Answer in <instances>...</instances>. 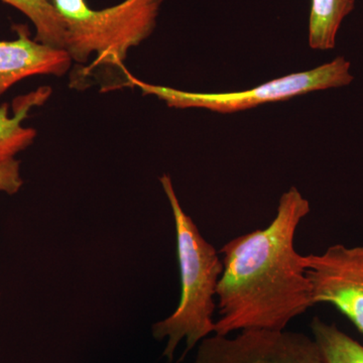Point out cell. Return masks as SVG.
I'll list each match as a JSON object with an SVG mask.
<instances>
[{
	"label": "cell",
	"mask_w": 363,
	"mask_h": 363,
	"mask_svg": "<svg viewBox=\"0 0 363 363\" xmlns=\"http://www.w3.org/2000/svg\"><path fill=\"white\" fill-rule=\"evenodd\" d=\"M309 212V201L297 188H290L266 228L238 236L222 247L215 334L285 330L314 306L302 255L295 248L296 231Z\"/></svg>",
	"instance_id": "1"
},
{
	"label": "cell",
	"mask_w": 363,
	"mask_h": 363,
	"mask_svg": "<svg viewBox=\"0 0 363 363\" xmlns=\"http://www.w3.org/2000/svg\"><path fill=\"white\" fill-rule=\"evenodd\" d=\"M160 181L175 220L181 297L175 312L152 325V329L157 340L167 339L162 355L172 360L182 340L186 341L184 357L203 339L214 333L215 298L223 262L213 245L203 238L195 222L184 211L171 177L162 175Z\"/></svg>",
	"instance_id": "2"
},
{
	"label": "cell",
	"mask_w": 363,
	"mask_h": 363,
	"mask_svg": "<svg viewBox=\"0 0 363 363\" xmlns=\"http://www.w3.org/2000/svg\"><path fill=\"white\" fill-rule=\"evenodd\" d=\"M64 23L65 51L72 61L123 69L131 48L149 38L164 0H124L117 6L92 9L85 0H50Z\"/></svg>",
	"instance_id": "3"
},
{
	"label": "cell",
	"mask_w": 363,
	"mask_h": 363,
	"mask_svg": "<svg viewBox=\"0 0 363 363\" xmlns=\"http://www.w3.org/2000/svg\"><path fill=\"white\" fill-rule=\"evenodd\" d=\"M351 64L344 57L312 69L285 76L264 84L241 92L204 93L190 92L150 84L138 80L125 72L123 86L138 88L143 95L156 96L173 108H203L219 113H233L269 102L281 101L307 94L313 91L332 89L350 85L352 82Z\"/></svg>",
	"instance_id": "4"
},
{
	"label": "cell",
	"mask_w": 363,
	"mask_h": 363,
	"mask_svg": "<svg viewBox=\"0 0 363 363\" xmlns=\"http://www.w3.org/2000/svg\"><path fill=\"white\" fill-rule=\"evenodd\" d=\"M196 363H324L314 338L286 330L248 329L235 337L208 336Z\"/></svg>",
	"instance_id": "5"
},
{
	"label": "cell",
	"mask_w": 363,
	"mask_h": 363,
	"mask_svg": "<svg viewBox=\"0 0 363 363\" xmlns=\"http://www.w3.org/2000/svg\"><path fill=\"white\" fill-rule=\"evenodd\" d=\"M313 303L333 305L363 335V245H334L320 255H302Z\"/></svg>",
	"instance_id": "6"
},
{
	"label": "cell",
	"mask_w": 363,
	"mask_h": 363,
	"mask_svg": "<svg viewBox=\"0 0 363 363\" xmlns=\"http://www.w3.org/2000/svg\"><path fill=\"white\" fill-rule=\"evenodd\" d=\"M13 28L16 39L0 40V98L23 79L37 75L63 76L72 64L65 50L32 39L28 26L18 25Z\"/></svg>",
	"instance_id": "7"
},
{
	"label": "cell",
	"mask_w": 363,
	"mask_h": 363,
	"mask_svg": "<svg viewBox=\"0 0 363 363\" xmlns=\"http://www.w3.org/2000/svg\"><path fill=\"white\" fill-rule=\"evenodd\" d=\"M50 87H40L13 100V116H9V104L0 106V161L11 159L30 147L37 136L33 128H25L23 121L33 107L43 105L51 96Z\"/></svg>",
	"instance_id": "8"
},
{
	"label": "cell",
	"mask_w": 363,
	"mask_h": 363,
	"mask_svg": "<svg viewBox=\"0 0 363 363\" xmlns=\"http://www.w3.org/2000/svg\"><path fill=\"white\" fill-rule=\"evenodd\" d=\"M355 0H311L309 45L313 50L334 49L341 23L354 9Z\"/></svg>",
	"instance_id": "9"
},
{
	"label": "cell",
	"mask_w": 363,
	"mask_h": 363,
	"mask_svg": "<svg viewBox=\"0 0 363 363\" xmlns=\"http://www.w3.org/2000/svg\"><path fill=\"white\" fill-rule=\"evenodd\" d=\"M311 330L324 363H363V345L340 330L336 324L314 317Z\"/></svg>",
	"instance_id": "10"
},
{
	"label": "cell",
	"mask_w": 363,
	"mask_h": 363,
	"mask_svg": "<svg viewBox=\"0 0 363 363\" xmlns=\"http://www.w3.org/2000/svg\"><path fill=\"white\" fill-rule=\"evenodd\" d=\"M1 1L18 9L32 21L35 30V40L43 44L64 49L65 30H64L63 21L50 0H1Z\"/></svg>",
	"instance_id": "11"
},
{
	"label": "cell",
	"mask_w": 363,
	"mask_h": 363,
	"mask_svg": "<svg viewBox=\"0 0 363 363\" xmlns=\"http://www.w3.org/2000/svg\"><path fill=\"white\" fill-rule=\"evenodd\" d=\"M20 162L14 157L0 161V192L16 194L23 187Z\"/></svg>",
	"instance_id": "12"
}]
</instances>
